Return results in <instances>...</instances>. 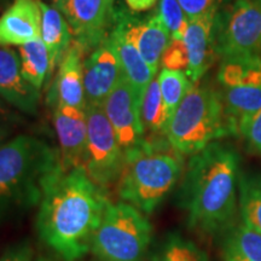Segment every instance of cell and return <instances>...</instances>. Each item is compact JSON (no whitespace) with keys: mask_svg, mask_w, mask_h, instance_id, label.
I'll use <instances>...</instances> for the list:
<instances>
[{"mask_svg":"<svg viewBox=\"0 0 261 261\" xmlns=\"http://www.w3.org/2000/svg\"><path fill=\"white\" fill-rule=\"evenodd\" d=\"M214 16L189 21L184 35V44L188 51V77L196 84L203 76L214 61L215 40L213 35Z\"/></svg>","mask_w":261,"mask_h":261,"instance_id":"obj_18","label":"cell"},{"mask_svg":"<svg viewBox=\"0 0 261 261\" xmlns=\"http://www.w3.org/2000/svg\"><path fill=\"white\" fill-rule=\"evenodd\" d=\"M0 97L22 113L38 112L40 93L24 79L21 58L15 50L0 46Z\"/></svg>","mask_w":261,"mask_h":261,"instance_id":"obj_15","label":"cell"},{"mask_svg":"<svg viewBox=\"0 0 261 261\" xmlns=\"http://www.w3.org/2000/svg\"><path fill=\"white\" fill-rule=\"evenodd\" d=\"M41 9V40L46 45L51 61V70L60 67L65 52L71 45L69 23L63 12L56 5L51 6L40 2Z\"/></svg>","mask_w":261,"mask_h":261,"instance_id":"obj_20","label":"cell"},{"mask_svg":"<svg viewBox=\"0 0 261 261\" xmlns=\"http://www.w3.org/2000/svg\"><path fill=\"white\" fill-rule=\"evenodd\" d=\"M139 115L144 133H166L169 119L158 79H154L149 84L148 89L143 94L139 104Z\"/></svg>","mask_w":261,"mask_h":261,"instance_id":"obj_22","label":"cell"},{"mask_svg":"<svg viewBox=\"0 0 261 261\" xmlns=\"http://www.w3.org/2000/svg\"><path fill=\"white\" fill-rule=\"evenodd\" d=\"M123 76L119 57L109 38L84 61V89L87 107L103 106Z\"/></svg>","mask_w":261,"mask_h":261,"instance_id":"obj_12","label":"cell"},{"mask_svg":"<svg viewBox=\"0 0 261 261\" xmlns=\"http://www.w3.org/2000/svg\"><path fill=\"white\" fill-rule=\"evenodd\" d=\"M106 189L84 167L52 175L39 203L38 234L63 261H79L91 252L96 231L109 207Z\"/></svg>","mask_w":261,"mask_h":261,"instance_id":"obj_1","label":"cell"},{"mask_svg":"<svg viewBox=\"0 0 261 261\" xmlns=\"http://www.w3.org/2000/svg\"><path fill=\"white\" fill-rule=\"evenodd\" d=\"M15 116L4 104L0 102V146L6 143V139L15 128Z\"/></svg>","mask_w":261,"mask_h":261,"instance_id":"obj_32","label":"cell"},{"mask_svg":"<svg viewBox=\"0 0 261 261\" xmlns=\"http://www.w3.org/2000/svg\"><path fill=\"white\" fill-rule=\"evenodd\" d=\"M240 208L244 225L261 233V178L240 180Z\"/></svg>","mask_w":261,"mask_h":261,"instance_id":"obj_24","label":"cell"},{"mask_svg":"<svg viewBox=\"0 0 261 261\" xmlns=\"http://www.w3.org/2000/svg\"><path fill=\"white\" fill-rule=\"evenodd\" d=\"M161 63L165 69L187 70L189 65V58L184 40H175V39H172L167 50L163 54Z\"/></svg>","mask_w":261,"mask_h":261,"instance_id":"obj_28","label":"cell"},{"mask_svg":"<svg viewBox=\"0 0 261 261\" xmlns=\"http://www.w3.org/2000/svg\"><path fill=\"white\" fill-rule=\"evenodd\" d=\"M126 38L132 42L154 73H158L163 54L171 44V33L159 15L146 21L135 22L128 17H119Z\"/></svg>","mask_w":261,"mask_h":261,"instance_id":"obj_17","label":"cell"},{"mask_svg":"<svg viewBox=\"0 0 261 261\" xmlns=\"http://www.w3.org/2000/svg\"><path fill=\"white\" fill-rule=\"evenodd\" d=\"M189 21L210 17L215 14L217 0H178Z\"/></svg>","mask_w":261,"mask_h":261,"instance_id":"obj_29","label":"cell"},{"mask_svg":"<svg viewBox=\"0 0 261 261\" xmlns=\"http://www.w3.org/2000/svg\"><path fill=\"white\" fill-rule=\"evenodd\" d=\"M35 261H54V260H51L50 257H47V256H38L37 259H35Z\"/></svg>","mask_w":261,"mask_h":261,"instance_id":"obj_34","label":"cell"},{"mask_svg":"<svg viewBox=\"0 0 261 261\" xmlns=\"http://www.w3.org/2000/svg\"><path fill=\"white\" fill-rule=\"evenodd\" d=\"M155 261H210L197 244L180 234H169L159 249Z\"/></svg>","mask_w":261,"mask_h":261,"instance_id":"obj_26","label":"cell"},{"mask_svg":"<svg viewBox=\"0 0 261 261\" xmlns=\"http://www.w3.org/2000/svg\"><path fill=\"white\" fill-rule=\"evenodd\" d=\"M249 145L261 154V109L240 129Z\"/></svg>","mask_w":261,"mask_h":261,"instance_id":"obj_31","label":"cell"},{"mask_svg":"<svg viewBox=\"0 0 261 261\" xmlns=\"http://www.w3.org/2000/svg\"><path fill=\"white\" fill-rule=\"evenodd\" d=\"M158 80L166 112H167L168 119H171L182 98L191 87L192 83L188 75L182 73L181 70H169L165 68L160 73Z\"/></svg>","mask_w":261,"mask_h":261,"instance_id":"obj_25","label":"cell"},{"mask_svg":"<svg viewBox=\"0 0 261 261\" xmlns=\"http://www.w3.org/2000/svg\"><path fill=\"white\" fill-rule=\"evenodd\" d=\"M84 54L79 42L73 41L65 52L48 93L52 107L64 106L86 112L87 102L84 89Z\"/></svg>","mask_w":261,"mask_h":261,"instance_id":"obj_14","label":"cell"},{"mask_svg":"<svg viewBox=\"0 0 261 261\" xmlns=\"http://www.w3.org/2000/svg\"><path fill=\"white\" fill-rule=\"evenodd\" d=\"M21 71L32 86L40 91L44 83L52 75L51 61L46 45L41 39L29 41L18 47Z\"/></svg>","mask_w":261,"mask_h":261,"instance_id":"obj_21","label":"cell"},{"mask_svg":"<svg viewBox=\"0 0 261 261\" xmlns=\"http://www.w3.org/2000/svg\"><path fill=\"white\" fill-rule=\"evenodd\" d=\"M108 38L112 41L120 63H121L123 76L136 91L140 104L143 94L148 89L149 84L155 79V73L150 69L148 63L144 61L135 45L126 38L122 24L120 23L119 19H117V23L113 31L108 34Z\"/></svg>","mask_w":261,"mask_h":261,"instance_id":"obj_19","label":"cell"},{"mask_svg":"<svg viewBox=\"0 0 261 261\" xmlns=\"http://www.w3.org/2000/svg\"><path fill=\"white\" fill-rule=\"evenodd\" d=\"M35 252L29 241L12 244L0 255V261H35Z\"/></svg>","mask_w":261,"mask_h":261,"instance_id":"obj_30","label":"cell"},{"mask_svg":"<svg viewBox=\"0 0 261 261\" xmlns=\"http://www.w3.org/2000/svg\"><path fill=\"white\" fill-rule=\"evenodd\" d=\"M89 261H98V260H89Z\"/></svg>","mask_w":261,"mask_h":261,"instance_id":"obj_36","label":"cell"},{"mask_svg":"<svg viewBox=\"0 0 261 261\" xmlns=\"http://www.w3.org/2000/svg\"><path fill=\"white\" fill-rule=\"evenodd\" d=\"M225 261H236V260H227V259H225Z\"/></svg>","mask_w":261,"mask_h":261,"instance_id":"obj_35","label":"cell"},{"mask_svg":"<svg viewBox=\"0 0 261 261\" xmlns=\"http://www.w3.org/2000/svg\"><path fill=\"white\" fill-rule=\"evenodd\" d=\"M238 158L232 149L212 143L192 155L180 190L188 224L202 233L226 228L236 213Z\"/></svg>","mask_w":261,"mask_h":261,"instance_id":"obj_2","label":"cell"},{"mask_svg":"<svg viewBox=\"0 0 261 261\" xmlns=\"http://www.w3.org/2000/svg\"><path fill=\"white\" fill-rule=\"evenodd\" d=\"M60 168L58 149L37 137L21 135L0 146V225L39 205Z\"/></svg>","mask_w":261,"mask_h":261,"instance_id":"obj_3","label":"cell"},{"mask_svg":"<svg viewBox=\"0 0 261 261\" xmlns=\"http://www.w3.org/2000/svg\"><path fill=\"white\" fill-rule=\"evenodd\" d=\"M126 3L133 11H144L151 8L156 0H126Z\"/></svg>","mask_w":261,"mask_h":261,"instance_id":"obj_33","label":"cell"},{"mask_svg":"<svg viewBox=\"0 0 261 261\" xmlns=\"http://www.w3.org/2000/svg\"><path fill=\"white\" fill-rule=\"evenodd\" d=\"M114 0H56L69 23L74 40L85 52L96 48L107 38Z\"/></svg>","mask_w":261,"mask_h":261,"instance_id":"obj_10","label":"cell"},{"mask_svg":"<svg viewBox=\"0 0 261 261\" xmlns=\"http://www.w3.org/2000/svg\"><path fill=\"white\" fill-rule=\"evenodd\" d=\"M158 15L171 33L172 39L175 40L184 39L189 19L178 0H161Z\"/></svg>","mask_w":261,"mask_h":261,"instance_id":"obj_27","label":"cell"},{"mask_svg":"<svg viewBox=\"0 0 261 261\" xmlns=\"http://www.w3.org/2000/svg\"><path fill=\"white\" fill-rule=\"evenodd\" d=\"M40 38V0H15L0 16V46H21Z\"/></svg>","mask_w":261,"mask_h":261,"instance_id":"obj_16","label":"cell"},{"mask_svg":"<svg viewBox=\"0 0 261 261\" xmlns=\"http://www.w3.org/2000/svg\"><path fill=\"white\" fill-rule=\"evenodd\" d=\"M231 132L221 96L192 84L169 119L165 136L178 154L195 155Z\"/></svg>","mask_w":261,"mask_h":261,"instance_id":"obj_5","label":"cell"},{"mask_svg":"<svg viewBox=\"0 0 261 261\" xmlns=\"http://www.w3.org/2000/svg\"><path fill=\"white\" fill-rule=\"evenodd\" d=\"M123 152L135 150L145 142L139 115V99L125 76L121 77L103 104Z\"/></svg>","mask_w":261,"mask_h":261,"instance_id":"obj_11","label":"cell"},{"mask_svg":"<svg viewBox=\"0 0 261 261\" xmlns=\"http://www.w3.org/2000/svg\"><path fill=\"white\" fill-rule=\"evenodd\" d=\"M152 226L128 203L109 204L96 231L91 252L98 261H142L151 242Z\"/></svg>","mask_w":261,"mask_h":261,"instance_id":"obj_6","label":"cell"},{"mask_svg":"<svg viewBox=\"0 0 261 261\" xmlns=\"http://www.w3.org/2000/svg\"><path fill=\"white\" fill-rule=\"evenodd\" d=\"M181 174V162L162 152L146 139L125 152V166L117 180V194L144 214H151L173 190Z\"/></svg>","mask_w":261,"mask_h":261,"instance_id":"obj_4","label":"cell"},{"mask_svg":"<svg viewBox=\"0 0 261 261\" xmlns=\"http://www.w3.org/2000/svg\"><path fill=\"white\" fill-rule=\"evenodd\" d=\"M215 41L224 60H261V0H236Z\"/></svg>","mask_w":261,"mask_h":261,"instance_id":"obj_9","label":"cell"},{"mask_svg":"<svg viewBox=\"0 0 261 261\" xmlns=\"http://www.w3.org/2000/svg\"><path fill=\"white\" fill-rule=\"evenodd\" d=\"M225 259L261 261V233L247 225L237 227L226 241Z\"/></svg>","mask_w":261,"mask_h":261,"instance_id":"obj_23","label":"cell"},{"mask_svg":"<svg viewBox=\"0 0 261 261\" xmlns=\"http://www.w3.org/2000/svg\"><path fill=\"white\" fill-rule=\"evenodd\" d=\"M86 116L87 150L84 168L96 184L107 190L121 175L125 152L117 142L103 106H89Z\"/></svg>","mask_w":261,"mask_h":261,"instance_id":"obj_8","label":"cell"},{"mask_svg":"<svg viewBox=\"0 0 261 261\" xmlns=\"http://www.w3.org/2000/svg\"><path fill=\"white\" fill-rule=\"evenodd\" d=\"M54 123L62 169L84 167L87 150L86 112L71 107H54Z\"/></svg>","mask_w":261,"mask_h":261,"instance_id":"obj_13","label":"cell"},{"mask_svg":"<svg viewBox=\"0 0 261 261\" xmlns=\"http://www.w3.org/2000/svg\"><path fill=\"white\" fill-rule=\"evenodd\" d=\"M219 81L228 121L240 130L261 109V60H224Z\"/></svg>","mask_w":261,"mask_h":261,"instance_id":"obj_7","label":"cell"}]
</instances>
